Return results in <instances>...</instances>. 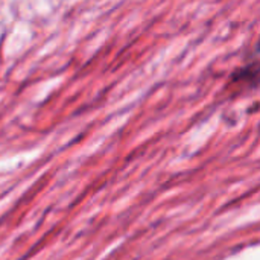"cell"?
<instances>
[{
  "label": "cell",
  "mask_w": 260,
  "mask_h": 260,
  "mask_svg": "<svg viewBox=\"0 0 260 260\" xmlns=\"http://www.w3.org/2000/svg\"><path fill=\"white\" fill-rule=\"evenodd\" d=\"M235 79H236V81H244V82H248L250 79H253V81H259L260 64H254V66L245 67L244 70L238 72V75H235Z\"/></svg>",
  "instance_id": "1"
},
{
  "label": "cell",
  "mask_w": 260,
  "mask_h": 260,
  "mask_svg": "<svg viewBox=\"0 0 260 260\" xmlns=\"http://www.w3.org/2000/svg\"><path fill=\"white\" fill-rule=\"evenodd\" d=\"M257 50L260 52V40H259V44H257Z\"/></svg>",
  "instance_id": "2"
}]
</instances>
